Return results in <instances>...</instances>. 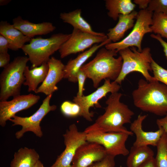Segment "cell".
I'll use <instances>...</instances> for the list:
<instances>
[{
	"mask_svg": "<svg viewBox=\"0 0 167 167\" xmlns=\"http://www.w3.org/2000/svg\"><path fill=\"white\" fill-rule=\"evenodd\" d=\"M138 13L136 11H133L127 15H120L116 26L108 30L106 34L108 38L113 43L119 41L123 37L126 32L134 27L135 19H136Z\"/></svg>",
	"mask_w": 167,
	"mask_h": 167,
	"instance_id": "20",
	"label": "cell"
},
{
	"mask_svg": "<svg viewBox=\"0 0 167 167\" xmlns=\"http://www.w3.org/2000/svg\"><path fill=\"white\" fill-rule=\"evenodd\" d=\"M118 53L122 59V64L120 74L114 81L121 84L127 75L133 72L140 73L148 82L156 80L149 71H152L151 63L153 60L151 49L146 47L139 52L136 47H132L120 50Z\"/></svg>",
	"mask_w": 167,
	"mask_h": 167,
	"instance_id": "4",
	"label": "cell"
},
{
	"mask_svg": "<svg viewBox=\"0 0 167 167\" xmlns=\"http://www.w3.org/2000/svg\"><path fill=\"white\" fill-rule=\"evenodd\" d=\"M60 18L65 23L70 24L74 28L82 32L98 36H105L103 32L94 31L90 25L82 16L81 9H77L68 13H62Z\"/></svg>",
	"mask_w": 167,
	"mask_h": 167,
	"instance_id": "22",
	"label": "cell"
},
{
	"mask_svg": "<svg viewBox=\"0 0 167 167\" xmlns=\"http://www.w3.org/2000/svg\"><path fill=\"white\" fill-rule=\"evenodd\" d=\"M63 137L65 149L49 167H72V161L77 149L87 142L86 134L84 131H79L75 124L69 126Z\"/></svg>",
	"mask_w": 167,
	"mask_h": 167,
	"instance_id": "12",
	"label": "cell"
},
{
	"mask_svg": "<svg viewBox=\"0 0 167 167\" xmlns=\"http://www.w3.org/2000/svg\"><path fill=\"white\" fill-rule=\"evenodd\" d=\"M52 95L47 96L43 100L38 109L31 116L21 117L15 115L9 120L13 123L12 126L20 125L22 126V129L15 134L16 139H20L25 132L28 131L33 132L39 137H42L43 133L40 126L41 122L47 114L50 111L55 110L57 107L55 105H50Z\"/></svg>",
	"mask_w": 167,
	"mask_h": 167,
	"instance_id": "8",
	"label": "cell"
},
{
	"mask_svg": "<svg viewBox=\"0 0 167 167\" xmlns=\"http://www.w3.org/2000/svg\"><path fill=\"white\" fill-rule=\"evenodd\" d=\"M9 43L6 39L0 35V53L8 52Z\"/></svg>",
	"mask_w": 167,
	"mask_h": 167,
	"instance_id": "34",
	"label": "cell"
},
{
	"mask_svg": "<svg viewBox=\"0 0 167 167\" xmlns=\"http://www.w3.org/2000/svg\"><path fill=\"white\" fill-rule=\"evenodd\" d=\"M148 115L139 114L137 118L131 122L130 129L136 136V139L133 144L134 147L148 146H156L165 132L161 127L155 131H146L142 128V123Z\"/></svg>",
	"mask_w": 167,
	"mask_h": 167,
	"instance_id": "16",
	"label": "cell"
},
{
	"mask_svg": "<svg viewBox=\"0 0 167 167\" xmlns=\"http://www.w3.org/2000/svg\"><path fill=\"white\" fill-rule=\"evenodd\" d=\"M87 78L85 74L80 69L77 74V82H78V90L77 96H81L83 95L84 84Z\"/></svg>",
	"mask_w": 167,
	"mask_h": 167,
	"instance_id": "32",
	"label": "cell"
},
{
	"mask_svg": "<svg viewBox=\"0 0 167 167\" xmlns=\"http://www.w3.org/2000/svg\"><path fill=\"white\" fill-rule=\"evenodd\" d=\"M38 95L29 94L13 97L9 101H0V125L3 127L6 122L12 118L18 112L28 109L39 101Z\"/></svg>",
	"mask_w": 167,
	"mask_h": 167,
	"instance_id": "13",
	"label": "cell"
},
{
	"mask_svg": "<svg viewBox=\"0 0 167 167\" xmlns=\"http://www.w3.org/2000/svg\"><path fill=\"white\" fill-rule=\"evenodd\" d=\"M156 123L158 127L162 128L167 135V114L163 118L157 119Z\"/></svg>",
	"mask_w": 167,
	"mask_h": 167,
	"instance_id": "36",
	"label": "cell"
},
{
	"mask_svg": "<svg viewBox=\"0 0 167 167\" xmlns=\"http://www.w3.org/2000/svg\"><path fill=\"white\" fill-rule=\"evenodd\" d=\"M128 155L126 162L127 167H140L154 157V152L148 146H132Z\"/></svg>",
	"mask_w": 167,
	"mask_h": 167,
	"instance_id": "24",
	"label": "cell"
},
{
	"mask_svg": "<svg viewBox=\"0 0 167 167\" xmlns=\"http://www.w3.org/2000/svg\"><path fill=\"white\" fill-rule=\"evenodd\" d=\"M150 36L152 38L156 39L160 42L163 48L164 52L167 58V42L164 41L159 34H152L150 35Z\"/></svg>",
	"mask_w": 167,
	"mask_h": 167,
	"instance_id": "35",
	"label": "cell"
},
{
	"mask_svg": "<svg viewBox=\"0 0 167 167\" xmlns=\"http://www.w3.org/2000/svg\"><path fill=\"white\" fill-rule=\"evenodd\" d=\"M61 111L65 116L73 118L79 116L80 108L77 104L69 101H65L60 106Z\"/></svg>",
	"mask_w": 167,
	"mask_h": 167,
	"instance_id": "28",
	"label": "cell"
},
{
	"mask_svg": "<svg viewBox=\"0 0 167 167\" xmlns=\"http://www.w3.org/2000/svg\"><path fill=\"white\" fill-rule=\"evenodd\" d=\"M110 80L109 79H105L102 85L89 95L74 97L73 102L78 104L80 108L79 116L83 117L88 121H92L93 113L90 112V108L94 105L97 108L101 107L98 102L99 100L105 97L109 92L111 94L118 92L120 88L119 84L115 81L111 82Z\"/></svg>",
	"mask_w": 167,
	"mask_h": 167,
	"instance_id": "10",
	"label": "cell"
},
{
	"mask_svg": "<svg viewBox=\"0 0 167 167\" xmlns=\"http://www.w3.org/2000/svg\"><path fill=\"white\" fill-rule=\"evenodd\" d=\"M122 96L120 92L111 93L105 102L107 106L105 113L84 131L86 134L93 132H122L133 135L134 134L128 131L124 125L131 123L134 113L127 105L120 102Z\"/></svg>",
	"mask_w": 167,
	"mask_h": 167,
	"instance_id": "1",
	"label": "cell"
},
{
	"mask_svg": "<svg viewBox=\"0 0 167 167\" xmlns=\"http://www.w3.org/2000/svg\"><path fill=\"white\" fill-rule=\"evenodd\" d=\"M71 35V34L58 33L46 38H32L29 43L24 45L21 49L28 56L32 64L31 69L47 63L50 56L59 50Z\"/></svg>",
	"mask_w": 167,
	"mask_h": 167,
	"instance_id": "5",
	"label": "cell"
},
{
	"mask_svg": "<svg viewBox=\"0 0 167 167\" xmlns=\"http://www.w3.org/2000/svg\"><path fill=\"white\" fill-rule=\"evenodd\" d=\"M110 43L111 41L108 38L103 42L94 45L88 50L79 54L76 58L70 60L65 66L64 79H67L70 82H77V73L83 64L99 49Z\"/></svg>",
	"mask_w": 167,
	"mask_h": 167,
	"instance_id": "17",
	"label": "cell"
},
{
	"mask_svg": "<svg viewBox=\"0 0 167 167\" xmlns=\"http://www.w3.org/2000/svg\"><path fill=\"white\" fill-rule=\"evenodd\" d=\"M105 6L108 16L116 21L120 15H126L132 12L135 5L131 0H106Z\"/></svg>",
	"mask_w": 167,
	"mask_h": 167,
	"instance_id": "25",
	"label": "cell"
},
{
	"mask_svg": "<svg viewBox=\"0 0 167 167\" xmlns=\"http://www.w3.org/2000/svg\"><path fill=\"white\" fill-rule=\"evenodd\" d=\"M147 9L153 12L167 15V0H150Z\"/></svg>",
	"mask_w": 167,
	"mask_h": 167,
	"instance_id": "30",
	"label": "cell"
},
{
	"mask_svg": "<svg viewBox=\"0 0 167 167\" xmlns=\"http://www.w3.org/2000/svg\"><path fill=\"white\" fill-rule=\"evenodd\" d=\"M10 55L8 52L0 53V67L3 68L10 63Z\"/></svg>",
	"mask_w": 167,
	"mask_h": 167,
	"instance_id": "33",
	"label": "cell"
},
{
	"mask_svg": "<svg viewBox=\"0 0 167 167\" xmlns=\"http://www.w3.org/2000/svg\"><path fill=\"white\" fill-rule=\"evenodd\" d=\"M151 67L154 79L167 87V70L160 66L154 60L152 62Z\"/></svg>",
	"mask_w": 167,
	"mask_h": 167,
	"instance_id": "29",
	"label": "cell"
},
{
	"mask_svg": "<svg viewBox=\"0 0 167 167\" xmlns=\"http://www.w3.org/2000/svg\"><path fill=\"white\" fill-rule=\"evenodd\" d=\"M33 167H45L43 164L39 160H38Z\"/></svg>",
	"mask_w": 167,
	"mask_h": 167,
	"instance_id": "40",
	"label": "cell"
},
{
	"mask_svg": "<svg viewBox=\"0 0 167 167\" xmlns=\"http://www.w3.org/2000/svg\"><path fill=\"white\" fill-rule=\"evenodd\" d=\"M153 12L147 9L140 10L138 13L136 20L132 30L122 40L116 43H110L105 45L109 50H115L117 52L123 49L135 47L142 51L141 43L144 35L152 32V25Z\"/></svg>",
	"mask_w": 167,
	"mask_h": 167,
	"instance_id": "7",
	"label": "cell"
},
{
	"mask_svg": "<svg viewBox=\"0 0 167 167\" xmlns=\"http://www.w3.org/2000/svg\"><path fill=\"white\" fill-rule=\"evenodd\" d=\"M156 147L155 160L156 167H167V135L165 132Z\"/></svg>",
	"mask_w": 167,
	"mask_h": 167,
	"instance_id": "27",
	"label": "cell"
},
{
	"mask_svg": "<svg viewBox=\"0 0 167 167\" xmlns=\"http://www.w3.org/2000/svg\"><path fill=\"white\" fill-rule=\"evenodd\" d=\"M140 167H156L155 158L153 157L148 160Z\"/></svg>",
	"mask_w": 167,
	"mask_h": 167,
	"instance_id": "38",
	"label": "cell"
},
{
	"mask_svg": "<svg viewBox=\"0 0 167 167\" xmlns=\"http://www.w3.org/2000/svg\"><path fill=\"white\" fill-rule=\"evenodd\" d=\"M39 158L34 149L21 148L15 153L10 167H33Z\"/></svg>",
	"mask_w": 167,
	"mask_h": 167,
	"instance_id": "23",
	"label": "cell"
},
{
	"mask_svg": "<svg viewBox=\"0 0 167 167\" xmlns=\"http://www.w3.org/2000/svg\"><path fill=\"white\" fill-rule=\"evenodd\" d=\"M129 134L122 132H93L86 134L88 142H94L102 145L107 155L114 156L118 155L126 156L129 151L125 143Z\"/></svg>",
	"mask_w": 167,
	"mask_h": 167,
	"instance_id": "9",
	"label": "cell"
},
{
	"mask_svg": "<svg viewBox=\"0 0 167 167\" xmlns=\"http://www.w3.org/2000/svg\"><path fill=\"white\" fill-rule=\"evenodd\" d=\"M49 70L47 63L30 69L27 66L24 70V75L25 80L23 85L28 87V92H35L39 84L45 80Z\"/></svg>",
	"mask_w": 167,
	"mask_h": 167,
	"instance_id": "21",
	"label": "cell"
},
{
	"mask_svg": "<svg viewBox=\"0 0 167 167\" xmlns=\"http://www.w3.org/2000/svg\"><path fill=\"white\" fill-rule=\"evenodd\" d=\"M29 61L27 57L19 56L4 68L0 75V101L20 95L25 80L24 73Z\"/></svg>",
	"mask_w": 167,
	"mask_h": 167,
	"instance_id": "6",
	"label": "cell"
},
{
	"mask_svg": "<svg viewBox=\"0 0 167 167\" xmlns=\"http://www.w3.org/2000/svg\"><path fill=\"white\" fill-rule=\"evenodd\" d=\"M117 53L115 50L102 48L92 60L81 67L87 78L92 80L95 88H98L103 79H109L114 81L118 78L121 71L122 59L120 56L117 58L114 57Z\"/></svg>",
	"mask_w": 167,
	"mask_h": 167,
	"instance_id": "3",
	"label": "cell"
},
{
	"mask_svg": "<svg viewBox=\"0 0 167 167\" xmlns=\"http://www.w3.org/2000/svg\"><path fill=\"white\" fill-rule=\"evenodd\" d=\"M150 0H134L133 2L139 6V8L141 10L147 9Z\"/></svg>",
	"mask_w": 167,
	"mask_h": 167,
	"instance_id": "37",
	"label": "cell"
},
{
	"mask_svg": "<svg viewBox=\"0 0 167 167\" xmlns=\"http://www.w3.org/2000/svg\"><path fill=\"white\" fill-rule=\"evenodd\" d=\"M115 156L107 155L102 160L93 163L88 167H115Z\"/></svg>",
	"mask_w": 167,
	"mask_h": 167,
	"instance_id": "31",
	"label": "cell"
},
{
	"mask_svg": "<svg viewBox=\"0 0 167 167\" xmlns=\"http://www.w3.org/2000/svg\"><path fill=\"white\" fill-rule=\"evenodd\" d=\"M0 35L4 36L9 43V49L16 51L21 49L32 38L25 36L21 31L7 21L0 23Z\"/></svg>",
	"mask_w": 167,
	"mask_h": 167,
	"instance_id": "19",
	"label": "cell"
},
{
	"mask_svg": "<svg viewBox=\"0 0 167 167\" xmlns=\"http://www.w3.org/2000/svg\"><path fill=\"white\" fill-rule=\"evenodd\" d=\"M47 64L49 70L47 76L35 93H43L47 96L53 95L58 89L57 84L64 78V65L60 60L54 57L49 58Z\"/></svg>",
	"mask_w": 167,
	"mask_h": 167,
	"instance_id": "15",
	"label": "cell"
},
{
	"mask_svg": "<svg viewBox=\"0 0 167 167\" xmlns=\"http://www.w3.org/2000/svg\"><path fill=\"white\" fill-rule=\"evenodd\" d=\"M150 27L152 32L167 39V15L161 13L153 12Z\"/></svg>",
	"mask_w": 167,
	"mask_h": 167,
	"instance_id": "26",
	"label": "cell"
},
{
	"mask_svg": "<svg viewBox=\"0 0 167 167\" xmlns=\"http://www.w3.org/2000/svg\"><path fill=\"white\" fill-rule=\"evenodd\" d=\"M107 155L104 148L94 142H88L77 149L72 163V167H88L101 161Z\"/></svg>",
	"mask_w": 167,
	"mask_h": 167,
	"instance_id": "14",
	"label": "cell"
},
{
	"mask_svg": "<svg viewBox=\"0 0 167 167\" xmlns=\"http://www.w3.org/2000/svg\"><path fill=\"white\" fill-rule=\"evenodd\" d=\"M11 0H0V5L4 6L6 5L11 2Z\"/></svg>",
	"mask_w": 167,
	"mask_h": 167,
	"instance_id": "39",
	"label": "cell"
},
{
	"mask_svg": "<svg viewBox=\"0 0 167 167\" xmlns=\"http://www.w3.org/2000/svg\"><path fill=\"white\" fill-rule=\"evenodd\" d=\"M12 24L25 36L31 38L36 36L49 34L56 29V27L51 23H34L23 19L20 16L13 19Z\"/></svg>",
	"mask_w": 167,
	"mask_h": 167,
	"instance_id": "18",
	"label": "cell"
},
{
	"mask_svg": "<svg viewBox=\"0 0 167 167\" xmlns=\"http://www.w3.org/2000/svg\"><path fill=\"white\" fill-rule=\"evenodd\" d=\"M132 96L134 105L141 110L159 116L167 114V87L164 84L141 79Z\"/></svg>",
	"mask_w": 167,
	"mask_h": 167,
	"instance_id": "2",
	"label": "cell"
},
{
	"mask_svg": "<svg viewBox=\"0 0 167 167\" xmlns=\"http://www.w3.org/2000/svg\"><path fill=\"white\" fill-rule=\"evenodd\" d=\"M107 39L106 35H95L73 29L69 38L59 50L60 57L63 58L71 54L84 52L94 45L103 42Z\"/></svg>",
	"mask_w": 167,
	"mask_h": 167,
	"instance_id": "11",
	"label": "cell"
}]
</instances>
